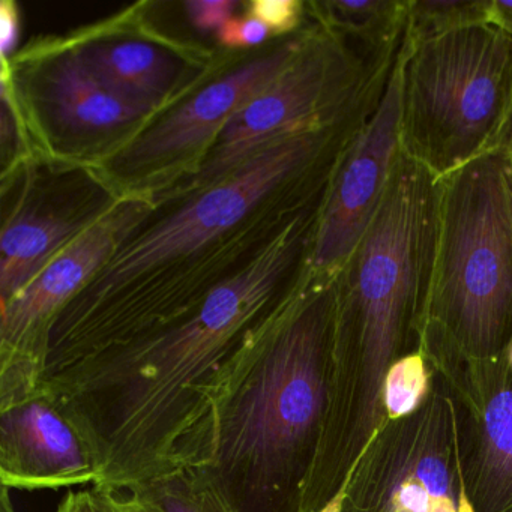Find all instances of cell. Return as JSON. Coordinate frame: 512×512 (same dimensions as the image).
I'll return each instance as SVG.
<instances>
[{"instance_id": "obj_10", "label": "cell", "mask_w": 512, "mask_h": 512, "mask_svg": "<svg viewBox=\"0 0 512 512\" xmlns=\"http://www.w3.org/2000/svg\"><path fill=\"white\" fill-rule=\"evenodd\" d=\"M442 382L457 401L469 511L512 512V340L497 358Z\"/></svg>"}, {"instance_id": "obj_7", "label": "cell", "mask_w": 512, "mask_h": 512, "mask_svg": "<svg viewBox=\"0 0 512 512\" xmlns=\"http://www.w3.org/2000/svg\"><path fill=\"white\" fill-rule=\"evenodd\" d=\"M458 427L457 401L436 374L413 412L377 428L347 479L343 512H470Z\"/></svg>"}, {"instance_id": "obj_20", "label": "cell", "mask_w": 512, "mask_h": 512, "mask_svg": "<svg viewBox=\"0 0 512 512\" xmlns=\"http://www.w3.org/2000/svg\"><path fill=\"white\" fill-rule=\"evenodd\" d=\"M250 16L265 23L271 32H289L301 22L302 4L298 0H254Z\"/></svg>"}, {"instance_id": "obj_8", "label": "cell", "mask_w": 512, "mask_h": 512, "mask_svg": "<svg viewBox=\"0 0 512 512\" xmlns=\"http://www.w3.org/2000/svg\"><path fill=\"white\" fill-rule=\"evenodd\" d=\"M133 203L92 223L7 304L0 326V410L41 389L50 328L73 296L100 274L136 220Z\"/></svg>"}, {"instance_id": "obj_29", "label": "cell", "mask_w": 512, "mask_h": 512, "mask_svg": "<svg viewBox=\"0 0 512 512\" xmlns=\"http://www.w3.org/2000/svg\"><path fill=\"white\" fill-rule=\"evenodd\" d=\"M508 152H509V160H511V166H512V136H511V140H509V143H508Z\"/></svg>"}, {"instance_id": "obj_4", "label": "cell", "mask_w": 512, "mask_h": 512, "mask_svg": "<svg viewBox=\"0 0 512 512\" xmlns=\"http://www.w3.org/2000/svg\"><path fill=\"white\" fill-rule=\"evenodd\" d=\"M511 340L512 166L505 146L442 179L419 352L448 379L497 358Z\"/></svg>"}, {"instance_id": "obj_23", "label": "cell", "mask_w": 512, "mask_h": 512, "mask_svg": "<svg viewBox=\"0 0 512 512\" xmlns=\"http://www.w3.org/2000/svg\"><path fill=\"white\" fill-rule=\"evenodd\" d=\"M55 512H115L106 491L98 488L68 491Z\"/></svg>"}, {"instance_id": "obj_16", "label": "cell", "mask_w": 512, "mask_h": 512, "mask_svg": "<svg viewBox=\"0 0 512 512\" xmlns=\"http://www.w3.org/2000/svg\"><path fill=\"white\" fill-rule=\"evenodd\" d=\"M328 31L371 53L397 52L409 0H331L320 4Z\"/></svg>"}, {"instance_id": "obj_19", "label": "cell", "mask_w": 512, "mask_h": 512, "mask_svg": "<svg viewBox=\"0 0 512 512\" xmlns=\"http://www.w3.org/2000/svg\"><path fill=\"white\" fill-rule=\"evenodd\" d=\"M434 370L421 352L410 353L392 365L383 386L386 418L413 412L430 394Z\"/></svg>"}, {"instance_id": "obj_13", "label": "cell", "mask_w": 512, "mask_h": 512, "mask_svg": "<svg viewBox=\"0 0 512 512\" xmlns=\"http://www.w3.org/2000/svg\"><path fill=\"white\" fill-rule=\"evenodd\" d=\"M46 101L56 125L76 136L107 133L152 110L104 85L77 50L59 59L47 74Z\"/></svg>"}, {"instance_id": "obj_3", "label": "cell", "mask_w": 512, "mask_h": 512, "mask_svg": "<svg viewBox=\"0 0 512 512\" xmlns=\"http://www.w3.org/2000/svg\"><path fill=\"white\" fill-rule=\"evenodd\" d=\"M337 284L313 283L247 350L199 467L233 512H302L331 380Z\"/></svg>"}, {"instance_id": "obj_12", "label": "cell", "mask_w": 512, "mask_h": 512, "mask_svg": "<svg viewBox=\"0 0 512 512\" xmlns=\"http://www.w3.org/2000/svg\"><path fill=\"white\" fill-rule=\"evenodd\" d=\"M305 43V41H304ZM304 43L286 44L277 52L242 65L194 95L163 121L134 139L116 157V169L145 172L190 154L218 136L230 118L286 71Z\"/></svg>"}, {"instance_id": "obj_25", "label": "cell", "mask_w": 512, "mask_h": 512, "mask_svg": "<svg viewBox=\"0 0 512 512\" xmlns=\"http://www.w3.org/2000/svg\"><path fill=\"white\" fill-rule=\"evenodd\" d=\"M488 25L512 38V0H490Z\"/></svg>"}, {"instance_id": "obj_22", "label": "cell", "mask_w": 512, "mask_h": 512, "mask_svg": "<svg viewBox=\"0 0 512 512\" xmlns=\"http://www.w3.org/2000/svg\"><path fill=\"white\" fill-rule=\"evenodd\" d=\"M271 29L256 17L230 19L218 31V40L227 47H251L268 40Z\"/></svg>"}, {"instance_id": "obj_24", "label": "cell", "mask_w": 512, "mask_h": 512, "mask_svg": "<svg viewBox=\"0 0 512 512\" xmlns=\"http://www.w3.org/2000/svg\"><path fill=\"white\" fill-rule=\"evenodd\" d=\"M19 11L11 0H4L0 4V52L7 61L8 56L13 55L19 43L20 34Z\"/></svg>"}, {"instance_id": "obj_28", "label": "cell", "mask_w": 512, "mask_h": 512, "mask_svg": "<svg viewBox=\"0 0 512 512\" xmlns=\"http://www.w3.org/2000/svg\"><path fill=\"white\" fill-rule=\"evenodd\" d=\"M10 493V488L2 487V497H0V512H17L16 508H14L13 500H11Z\"/></svg>"}, {"instance_id": "obj_26", "label": "cell", "mask_w": 512, "mask_h": 512, "mask_svg": "<svg viewBox=\"0 0 512 512\" xmlns=\"http://www.w3.org/2000/svg\"><path fill=\"white\" fill-rule=\"evenodd\" d=\"M106 493L109 494L110 500H112L115 512H154L130 491H106Z\"/></svg>"}, {"instance_id": "obj_5", "label": "cell", "mask_w": 512, "mask_h": 512, "mask_svg": "<svg viewBox=\"0 0 512 512\" xmlns=\"http://www.w3.org/2000/svg\"><path fill=\"white\" fill-rule=\"evenodd\" d=\"M385 85L374 82L331 122L278 140L220 184L119 248L97 281L56 317L50 331H64L116 301L137 278L164 263L190 256L241 223L275 188L298 176L331 181L350 143L376 113Z\"/></svg>"}, {"instance_id": "obj_14", "label": "cell", "mask_w": 512, "mask_h": 512, "mask_svg": "<svg viewBox=\"0 0 512 512\" xmlns=\"http://www.w3.org/2000/svg\"><path fill=\"white\" fill-rule=\"evenodd\" d=\"M83 230L74 221L35 211L11 220L0 239L2 304L19 295Z\"/></svg>"}, {"instance_id": "obj_15", "label": "cell", "mask_w": 512, "mask_h": 512, "mask_svg": "<svg viewBox=\"0 0 512 512\" xmlns=\"http://www.w3.org/2000/svg\"><path fill=\"white\" fill-rule=\"evenodd\" d=\"M77 52L104 85L152 109L169 91L175 76L172 59L143 41L91 44Z\"/></svg>"}, {"instance_id": "obj_6", "label": "cell", "mask_w": 512, "mask_h": 512, "mask_svg": "<svg viewBox=\"0 0 512 512\" xmlns=\"http://www.w3.org/2000/svg\"><path fill=\"white\" fill-rule=\"evenodd\" d=\"M401 146L437 179L508 146L512 38L491 25L400 49Z\"/></svg>"}, {"instance_id": "obj_21", "label": "cell", "mask_w": 512, "mask_h": 512, "mask_svg": "<svg viewBox=\"0 0 512 512\" xmlns=\"http://www.w3.org/2000/svg\"><path fill=\"white\" fill-rule=\"evenodd\" d=\"M238 2L233 0H191L185 4L188 17L199 31H220L230 19Z\"/></svg>"}, {"instance_id": "obj_9", "label": "cell", "mask_w": 512, "mask_h": 512, "mask_svg": "<svg viewBox=\"0 0 512 512\" xmlns=\"http://www.w3.org/2000/svg\"><path fill=\"white\" fill-rule=\"evenodd\" d=\"M400 53L385 95L350 143L325 191L316 218L310 265L316 283L334 281L376 218L401 146Z\"/></svg>"}, {"instance_id": "obj_2", "label": "cell", "mask_w": 512, "mask_h": 512, "mask_svg": "<svg viewBox=\"0 0 512 512\" xmlns=\"http://www.w3.org/2000/svg\"><path fill=\"white\" fill-rule=\"evenodd\" d=\"M442 179L401 154L373 223L338 274L328 410L302 512L346 487L385 422L383 386L421 346L439 239Z\"/></svg>"}, {"instance_id": "obj_17", "label": "cell", "mask_w": 512, "mask_h": 512, "mask_svg": "<svg viewBox=\"0 0 512 512\" xmlns=\"http://www.w3.org/2000/svg\"><path fill=\"white\" fill-rule=\"evenodd\" d=\"M125 491L154 512H233L199 467L179 470Z\"/></svg>"}, {"instance_id": "obj_27", "label": "cell", "mask_w": 512, "mask_h": 512, "mask_svg": "<svg viewBox=\"0 0 512 512\" xmlns=\"http://www.w3.org/2000/svg\"><path fill=\"white\" fill-rule=\"evenodd\" d=\"M346 488V487H344ZM344 506V490L341 493H338L328 505L323 506L319 512H343Z\"/></svg>"}, {"instance_id": "obj_18", "label": "cell", "mask_w": 512, "mask_h": 512, "mask_svg": "<svg viewBox=\"0 0 512 512\" xmlns=\"http://www.w3.org/2000/svg\"><path fill=\"white\" fill-rule=\"evenodd\" d=\"M488 8L490 0H409L403 46L412 50L460 29L488 25Z\"/></svg>"}, {"instance_id": "obj_1", "label": "cell", "mask_w": 512, "mask_h": 512, "mask_svg": "<svg viewBox=\"0 0 512 512\" xmlns=\"http://www.w3.org/2000/svg\"><path fill=\"white\" fill-rule=\"evenodd\" d=\"M302 239L289 224L187 313L43 380L94 454L92 487L130 490L209 463L215 407L280 313L275 293Z\"/></svg>"}, {"instance_id": "obj_11", "label": "cell", "mask_w": 512, "mask_h": 512, "mask_svg": "<svg viewBox=\"0 0 512 512\" xmlns=\"http://www.w3.org/2000/svg\"><path fill=\"white\" fill-rule=\"evenodd\" d=\"M98 466L76 425L44 389L0 410V482L10 490L94 485Z\"/></svg>"}]
</instances>
